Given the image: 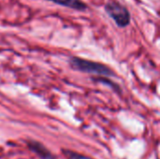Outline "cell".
Here are the masks:
<instances>
[{
	"label": "cell",
	"instance_id": "obj_1",
	"mask_svg": "<svg viewBox=\"0 0 160 159\" xmlns=\"http://www.w3.org/2000/svg\"><path fill=\"white\" fill-rule=\"evenodd\" d=\"M70 64L75 69H78L82 72L98 74V75H106V76H110L111 74H112V71L105 65L98 63V62L79 58V57L71 58Z\"/></svg>",
	"mask_w": 160,
	"mask_h": 159
},
{
	"label": "cell",
	"instance_id": "obj_2",
	"mask_svg": "<svg viewBox=\"0 0 160 159\" xmlns=\"http://www.w3.org/2000/svg\"><path fill=\"white\" fill-rule=\"evenodd\" d=\"M105 10L119 27H126L130 23L129 11L120 3L109 2L105 5Z\"/></svg>",
	"mask_w": 160,
	"mask_h": 159
},
{
	"label": "cell",
	"instance_id": "obj_3",
	"mask_svg": "<svg viewBox=\"0 0 160 159\" xmlns=\"http://www.w3.org/2000/svg\"><path fill=\"white\" fill-rule=\"evenodd\" d=\"M47 1L58 4L63 7H67L72 9L81 10V11H83L87 8L86 4L82 2V0H47Z\"/></svg>",
	"mask_w": 160,
	"mask_h": 159
},
{
	"label": "cell",
	"instance_id": "obj_5",
	"mask_svg": "<svg viewBox=\"0 0 160 159\" xmlns=\"http://www.w3.org/2000/svg\"><path fill=\"white\" fill-rule=\"evenodd\" d=\"M69 156L72 159H91L87 157H84V156H82V155H79V154H76V153H69Z\"/></svg>",
	"mask_w": 160,
	"mask_h": 159
},
{
	"label": "cell",
	"instance_id": "obj_4",
	"mask_svg": "<svg viewBox=\"0 0 160 159\" xmlns=\"http://www.w3.org/2000/svg\"><path fill=\"white\" fill-rule=\"evenodd\" d=\"M31 149L37 153L38 156H39L40 157H42L43 159H52L51 154L48 152V150H46L41 144H39L38 142H33L32 144H30Z\"/></svg>",
	"mask_w": 160,
	"mask_h": 159
}]
</instances>
